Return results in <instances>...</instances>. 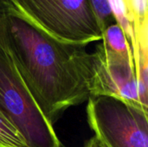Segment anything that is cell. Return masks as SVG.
Listing matches in <instances>:
<instances>
[{"label": "cell", "instance_id": "cell-1", "mask_svg": "<svg viewBox=\"0 0 148 147\" xmlns=\"http://www.w3.org/2000/svg\"><path fill=\"white\" fill-rule=\"evenodd\" d=\"M0 49L51 125L90 98L91 53L86 46L58 42L1 4Z\"/></svg>", "mask_w": 148, "mask_h": 147}, {"label": "cell", "instance_id": "cell-2", "mask_svg": "<svg viewBox=\"0 0 148 147\" xmlns=\"http://www.w3.org/2000/svg\"><path fill=\"white\" fill-rule=\"evenodd\" d=\"M0 4L58 42L87 46L102 39L89 0H0Z\"/></svg>", "mask_w": 148, "mask_h": 147}, {"label": "cell", "instance_id": "cell-3", "mask_svg": "<svg viewBox=\"0 0 148 147\" xmlns=\"http://www.w3.org/2000/svg\"><path fill=\"white\" fill-rule=\"evenodd\" d=\"M0 112L27 147H62L53 125L46 119L11 60L1 49Z\"/></svg>", "mask_w": 148, "mask_h": 147}, {"label": "cell", "instance_id": "cell-4", "mask_svg": "<svg viewBox=\"0 0 148 147\" xmlns=\"http://www.w3.org/2000/svg\"><path fill=\"white\" fill-rule=\"evenodd\" d=\"M87 118L106 147H148V113L142 107L114 96H92Z\"/></svg>", "mask_w": 148, "mask_h": 147}, {"label": "cell", "instance_id": "cell-5", "mask_svg": "<svg viewBox=\"0 0 148 147\" xmlns=\"http://www.w3.org/2000/svg\"><path fill=\"white\" fill-rule=\"evenodd\" d=\"M91 96H114L136 106L141 103L133 55L114 52L102 43L91 53Z\"/></svg>", "mask_w": 148, "mask_h": 147}, {"label": "cell", "instance_id": "cell-6", "mask_svg": "<svg viewBox=\"0 0 148 147\" xmlns=\"http://www.w3.org/2000/svg\"><path fill=\"white\" fill-rule=\"evenodd\" d=\"M134 31L131 47L134 65L147 68L148 58V0H123Z\"/></svg>", "mask_w": 148, "mask_h": 147}, {"label": "cell", "instance_id": "cell-7", "mask_svg": "<svg viewBox=\"0 0 148 147\" xmlns=\"http://www.w3.org/2000/svg\"><path fill=\"white\" fill-rule=\"evenodd\" d=\"M108 3L114 23L122 29L132 47L134 43V31L123 0H108Z\"/></svg>", "mask_w": 148, "mask_h": 147}, {"label": "cell", "instance_id": "cell-8", "mask_svg": "<svg viewBox=\"0 0 148 147\" xmlns=\"http://www.w3.org/2000/svg\"><path fill=\"white\" fill-rule=\"evenodd\" d=\"M0 147H27L22 138L0 112Z\"/></svg>", "mask_w": 148, "mask_h": 147}, {"label": "cell", "instance_id": "cell-9", "mask_svg": "<svg viewBox=\"0 0 148 147\" xmlns=\"http://www.w3.org/2000/svg\"><path fill=\"white\" fill-rule=\"evenodd\" d=\"M89 2L101 32L103 34L109 25L114 23L108 0H89Z\"/></svg>", "mask_w": 148, "mask_h": 147}, {"label": "cell", "instance_id": "cell-10", "mask_svg": "<svg viewBox=\"0 0 148 147\" xmlns=\"http://www.w3.org/2000/svg\"><path fill=\"white\" fill-rule=\"evenodd\" d=\"M82 147H106L95 135L91 137L88 141L85 142Z\"/></svg>", "mask_w": 148, "mask_h": 147}]
</instances>
